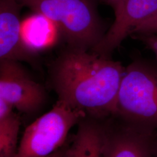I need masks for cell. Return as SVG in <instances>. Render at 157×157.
I'll return each mask as SVG.
<instances>
[{"label": "cell", "instance_id": "13", "mask_svg": "<svg viewBox=\"0 0 157 157\" xmlns=\"http://www.w3.org/2000/svg\"><path fill=\"white\" fill-rule=\"evenodd\" d=\"M131 36L135 39L141 41L148 49L151 50L157 60V34L136 33Z\"/></svg>", "mask_w": 157, "mask_h": 157}, {"label": "cell", "instance_id": "2", "mask_svg": "<svg viewBox=\"0 0 157 157\" xmlns=\"http://www.w3.org/2000/svg\"><path fill=\"white\" fill-rule=\"evenodd\" d=\"M56 25L67 46L90 51L109 28L101 18L96 0H17Z\"/></svg>", "mask_w": 157, "mask_h": 157}, {"label": "cell", "instance_id": "1", "mask_svg": "<svg viewBox=\"0 0 157 157\" xmlns=\"http://www.w3.org/2000/svg\"><path fill=\"white\" fill-rule=\"evenodd\" d=\"M125 68L111 58L67 46L51 63L48 73L58 100L104 119L115 114Z\"/></svg>", "mask_w": 157, "mask_h": 157}, {"label": "cell", "instance_id": "8", "mask_svg": "<svg viewBox=\"0 0 157 157\" xmlns=\"http://www.w3.org/2000/svg\"><path fill=\"white\" fill-rule=\"evenodd\" d=\"M23 7L17 0H0V60L26 62L40 70L39 54L29 50L23 40Z\"/></svg>", "mask_w": 157, "mask_h": 157}, {"label": "cell", "instance_id": "11", "mask_svg": "<svg viewBox=\"0 0 157 157\" xmlns=\"http://www.w3.org/2000/svg\"><path fill=\"white\" fill-rule=\"evenodd\" d=\"M20 125V119L13 111L0 118V157H15Z\"/></svg>", "mask_w": 157, "mask_h": 157}, {"label": "cell", "instance_id": "4", "mask_svg": "<svg viewBox=\"0 0 157 157\" xmlns=\"http://www.w3.org/2000/svg\"><path fill=\"white\" fill-rule=\"evenodd\" d=\"M87 115L60 100L25 129L15 157H46L60 149L70 130Z\"/></svg>", "mask_w": 157, "mask_h": 157}, {"label": "cell", "instance_id": "16", "mask_svg": "<svg viewBox=\"0 0 157 157\" xmlns=\"http://www.w3.org/2000/svg\"><path fill=\"white\" fill-rule=\"evenodd\" d=\"M154 157H157V135L154 144Z\"/></svg>", "mask_w": 157, "mask_h": 157}, {"label": "cell", "instance_id": "9", "mask_svg": "<svg viewBox=\"0 0 157 157\" xmlns=\"http://www.w3.org/2000/svg\"><path fill=\"white\" fill-rule=\"evenodd\" d=\"M86 117L78 123L72 143L64 147L62 157H104L105 124Z\"/></svg>", "mask_w": 157, "mask_h": 157}, {"label": "cell", "instance_id": "3", "mask_svg": "<svg viewBox=\"0 0 157 157\" xmlns=\"http://www.w3.org/2000/svg\"><path fill=\"white\" fill-rule=\"evenodd\" d=\"M113 116L157 130V60L137 58L126 67Z\"/></svg>", "mask_w": 157, "mask_h": 157}, {"label": "cell", "instance_id": "15", "mask_svg": "<svg viewBox=\"0 0 157 157\" xmlns=\"http://www.w3.org/2000/svg\"><path fill=\"white\" fill-rule=\"evenodd\" d=\"M63 151H64V147L63 148L61 147L58 151H56L54 153L46 157H62L63 154Z\"/></svg>", "mask_w": 157, "mask_h": 157}, {"label": "cell", "instance_id": "6", "mask_svg": "<svg viewBox=\"0 0 157 157\" xmlns=\"http://www.w3.org/2000/svg\"><path fill=\"white\" fill-rule=\"evenodd\" d=\"M118 118L119 124H105L104 157H154L157 130Z\"/></svg>", "mask_w": 157, "mask_h": 157}, {"label": "cell", "instance_id": "5", "mask_svg": "<svg viewBox=\"0 0 157 157\" xmlns=\"http://www.w3.org/2000/svg\"><path fill=\"white\" fill-rule=\"evenodd\" d=\"M46 92L21 62L0 60V98L26 114L37 112L44 104Z\"/></svg>", "mask_w": 157, "mask_h": 157}, {"label": "cell", "instance_id": "14", "mask_svg": "<svg viewBox=\"0 0 157 157\" xmlns=\"http://www.w3.org/2000/svg\"><path fill=\"white\" fill-rule=\"evenodd\" d=\"M97 2H100L104 4H106L112 8L114 11L115 15L119 10L124 0H96Z\"/></svg>", "mask_w": 157, "mask_h": 157}, {"label": "cell", "instance_id": "10", "mask_svg": "<svg viewBox=\"0 0 157 157\" xmlns=\"http://www.w3.org/2000/svg\"><path fill=\"white\" fill-rule=\"evenodd\" d=\"M21 32L25 45L37 54L53 47L61 37L56 25L37 12H33L22 20Z\"/></svg>", "mask_w": 157, "mask_h": 157}, {"label": "cell", "instance_id": "12", "mask_svg": "<svg viewBox=\"0 0 157 157\" xmlns=\"http://www.w3.org/2000/svg\"><path fill=\"white\" fill-rule=\"evenodd\" d=\"M136 33L157 34V13L140 23L131 35Z\"/></svg>", "mask_w": 157, "mask_h": 157}, {"label": "cell", "instance_id": "7", "mask_svg": "<svg viewBox=\"0 0 157 157\" xmlns=\"http://www.w3.org/2000/svg\"><path fill=\"white\" fill-rule=\"evenodd\" d=\"M157 13V0H124L115 21L91 51L111 58L112 52L142 21Z\"/></svg>", "mask_w": 157, "mask_h": 157}]
</instances>
